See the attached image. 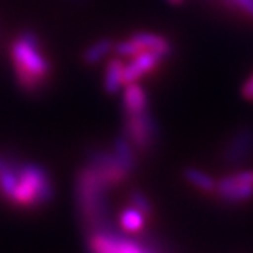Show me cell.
<instances>
[{"mask_svg": "<svg viewBox=\"0 0 253 253\" xmlns=\"http://www.w3.org/2000/svg\"><path fill=\"white\" fill-rule=\"evenodd\" d=\"M110 188L99 172L85 164L75 178V203L85 232L110 227V206H108Z\"/></svg>", "mask_w": 253, "mask_h": 253, "instance_id": "obj_1", "label": "cell"}, {"mask_svg": "<svg viewBox=\"0 0 253 253\" xmlns=\"http://www.w3.org/2000/svg\"><path fill=\"white\" fill-rule=\"evenodd\" d=\"M11 58L17 83L22 90L28 93H35L44 87L52 67L43 53L39 37L32 31H23L12 42Z\"/></svg>", "mask_w": 253, "mask_h": 253, "instance_id": "obj_2", "label": "cell"}, {"mask_svg": "<svg viewBox=\"0 0 253 253\" xmlns=\"http://www.w3.org/2000/svg\"><path fill=\"white\" fill-rule=\"evenodd\" d=\"M55 186L47 169L34 162H19V183L11 205L23 209L43 208L53 202Z\"/></svg>", "mask_w": 253, "mask_h": 253, "instance_id": "obj_3", "label": "cell"}, {"mask_svg": "<svg viewBox=\"0 0 253 253\" xmlns=\"http://www.w3.org/2000/svg\"><path fill=\"white\" fill-rule=\"evenodd\" d=\"M122 134L131 142L137 153H148L159 139V125L150 107L137 113H124Z\"/></svg>", "mask_w": 253, "mask_h": 253, "instance_id": "obj_4", "label": "cell"}, {"mask_svg": "<svg viewBox=\"0 0 253 253\" xmlns=\"http://www.w3.org/2000/svg\"><path fill=\"white\" fill-rule=\"evenodd\" d=\"M218 200L229 206H238L253 198V169H243L216 180L213 192Z\"/></svg>", "mask_w": 253, "mask_h": 253, "instance_id": "obj_5", "label": "cell"}, {"mask_svg": "<svg viewBox=\"0 0 253 253\" xmlns=\"http://www.w3.org/2000/svg\"><path fill=\"white\" fill-rule=\"evenodd\" d=\"M85 164L93 167L99 172V175L110 189L121 186L130 178V175L122 168L118 157L112 150H104V148L88 150L85 153Z\"/></svg>", "mask_w": 253, "mask_h": 253, "instance_id": "obj_6", "label": "cell"}, {"mask_svg": "<svg viewBox=\"0 0 253 253\" xmlns=\"http://www.w3.org/2000/svg\"><path fill=\"white\" fill-rule=\"evenodd\" d=\"M172 47L169 42L162 35L153 32H137L130 39L122 40L115 44V52L119 57H133L140 52H156L164 58L171 53Z\"/></svg>", "mask_w": 253, "mask_h": 253, "instance_id": "obj_7", "label": "cell"}, {"mask_svg": "<svg viewBox=\"0 0 253 253\" xmlns=\"http://www.w3.org/2000/svg\"><path fill=\"white\" fill-rule=\"evenodd\" d=\"M253 156V125H240L235 130L223 150V162L227 167L240 168Z\"/></svg>", "mask_w": 253, "mask_h": 253, "instance_id": "obj_8", "label": "cell"}, {"mask_svg": "<svg viewBox=\"0 0 253 253\" xmlns=\"http://www.w3.org/2000/svg\"><path fill=\"white\" fill-rule=\"evenodd\" d=\"M165 58L156 52H140L131 57L128 63H124V84L139 83L140 78L151 74V72Z\"/></svg>", "mask_w": 253, "mask_h": 253, "instance_id": "obj_9", "label": "cell"}, {"mask_svg": "<svg viewBox=\"0 0 253 253\" xmlns=\"http://www.w3.org/2000/svg\"><path fill=\"white\" fill-rule=\"evenodd\" d=\"M112 151L118 157L119 164L126 171V174L133 175L137 171V151L131 145V142L126 139L122 133L115 139Z\"/></svg>", "mask_w": 253, "mask_h": 253, "instance_id": "obj_10", "label": "cell"}, {"mask_svg": "<svg viewBox=\"0 0 253 253\" xmlns=\"http://www.w3.org/2000/svg\"><path fill=\"white\" fill-rule=\"evenodd\" d=\"M148 96L137 83L126 84L122 93V112L124 113H137L148 108Z\"/></svg>", "mask_w": 253, "mask_h": 253, "instance_id": "obj_11", "label": "cell"}, {"mask_svg": "<svg viewBox=\"0 0 253 253\" xmlns=\"http://www.w3.org/2000/svg\"><path fill=\"white\" fill-rule=\"evenodd\" d=\"M115 42L112 39H101L90 44L83 52V61L87 66H96L102 63L112 52H115Z\"/></svg>", "mask_w": 253, "mask_h": 253, "instance_id": "obj_12", "label": "cell"}, {"mask_svg": "<svg viewBox=\"0 0 253 253\" xmlns=\"http://www.w3.org/2000/svg\"><path fill=\"white\" fill-rule=\"evenodd\" d=\"M124 63L121 60H108L104 72V90L108 95H116L119 90L125 85L124 84Z\"/></svg>", "mask_w": 253, "mask_h": 253, "instance_id": "obj_13", "label": "cell"}, {"mask_svg": "<svg viewBox=\"0 0 253 253\" xmlns=\"http://www.w3.org/2000/svg\"><path fill=\"white\" fill-rule=\"evenodd\" d=\"M183 177H185V180L189 185H192L198 191L206 192V194H213L215 192L216 180L211 174L205 172L203 169H198L195 167H186L183 169Z\"/></svg>", "mask_w": 253, "mask_h": 253, "instance_id": "obj_14", "label": "cell"}, {"mask_svg": "<svg viewBox=\"0 0 253 253\" xmlns=\"http://www.w3.org/2000/svg\"><path fill=\"white\" fill-rule=\"evenodd\" d=\"M145 220L147 216L133 206L125 208L119 215V224L126 233L139 235L143 230V227H145Z\"/></svg>", "mask_w": 253, "mask_h": 253, "instance_id": "obj_15", "label": "cell"}, {"mask_svg": "<svg viewBox=\"0 0 253 253\" xmlns=\"http://www.w3.org/2000/svg\"><path fill=\"white\" fill-rule=\"evenodd\" d=\"M128 195H130V203H131L133 208L139 209L145 216H150L153 213V205L150 202L148 195L143 192L142 189L133 188Z\"/></svg>", "mask_w": 253, "mask_h": 253, "instance_id": "obj_16", "label": "cell"}, {"mask_svg": "<svg viewBox=\"0 0 253 253\" xmlns=\"http://www.w3.org/2000/svg\"><path fill=\"white\" fill-rule=\"evenodd\" d=\"M230 3L235 12L241 11L246 15H249L250 19H253V0H230Z\"/></svg>", "mask_w": 253, "mask_h": 253, "instance_id": "obj_17", "label": "cell"}, {"mask_svg": "<svg viewBox=\"0 0 253 253\" xmlns=\"http://www.w3.org/2000/svg\"><path fill=\"white\" fill-rule=\"evenodd\" d=\"M241 96H243L246 101L253 102V74H252L250 78L243 84V87H241Z\"/></svg>", "mask_w": 253, "mask_h": 253, "instance_id": "obj_18", "label": "cell"}, {"mask_svg": "<svg viewBox=\"0 0 253 253\" xmlns=\"http://www.w3.org/2000/svg\"><path fill=\"white\" fill-rule=\"evenodd\" d=\"M218 3H221V5H224L226 8H229L230 11H233V6H232V3H230V0H216Z\"/></svg>", "mask_w": 253, "mask_h": 253, "instance_id": "obj_19", "label": "cell"}, {"mask_svg": "<svg viewBox=\"0 0 253 253\" xmlns=\"http://www.w3.org/2000/svg\"><path fill=\"white\" fill-rule=\"evenodd\" d=\"M185 2V0H168V3L171 5H182Z\"/></svg>", "mask_w": 253, "mask_h": 253, "instance_id": "obj_20", "label": "cell"}, {"mask_svg": "<svg viewBox=\"0 0 253 253\" xmlns=\"http://www.w3.org/2000/svg\"><path fill=\"white\" fill-rule=\"evenodd\" d=\"M77 2H87V0H77Z\"/></svg>", "mask_w": 253, "mask_h": 253, "instance_id": "obj_21", "label": "cell"}]
</instances>
